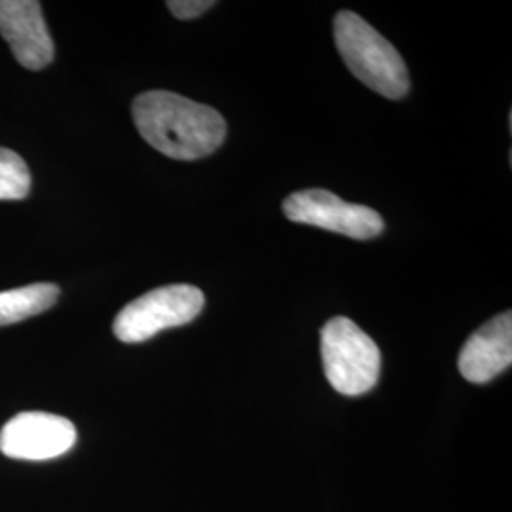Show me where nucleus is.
<instances>
[{
  "mask_svg": "<svg viewBox=\"0 0 512 512\" xmlns=\"http://www.w3.org/2000/svg\"><path fill=\"white\" fill-rule=\"evenodd\" d=\"M131 110L141 137L173 160H200L226 139V122L220 112L177 93H143Z\"/></svg>",
  "mask_w": 512,
  "mask_h": 512,
  "instance_id": "1",
  "label": "nucleus"
},
{
  "mask_svg": "<svg viewBox=\"0 0 512 512\" xmlns=\"http://www.w3.org/2000/svg\"><path fill=\"white\" fill-rule=\"evenodd\" d=\"M334 42L349 73L387 99H401L410 90L403 57L372 25L353 12L334 18Z\"/></svg>",
  "mask_w": 512,
  "mask_h": 512,
  "instance_id": "2",
  "label": "nucleus"
},
{
  "mask_svg": "<svg viewBox=\"0 0 512 512\" xmlns=\"http://www.w3.org/2000/svg\"><path fill=\"white\" fill-rule=\"evenodd\" d=\"M321 357L329 384L342 395L357 397L378 384L382 353L348 317H334L321 329Z\"/></svg>",
  "mask_w": 512,
  "mask_h": 512,
  "instance_id": "3",
  "label": "nucleus"
},
{
  "mask_svg": "<svg viewBox=\"0 0 512 512\" xmlns=\"http://www.w3.org/2000/svg\"><path fill=\"white\" fill-rule=\"evenodd\" d=\"M205 306V296L194 285H167L129 302L114 319V336L124 344H141L165 329L194 321Z\"/></svg>",
  "mask_w": 512,
  "mask_h": 512,
  "instance_id": "4",
  "label": "nucleus"
},
{
  "mask_svg": "<svg viewBox=\"0 0 512 512\" xmlns=\"http://www.w3.org/2000/svg\"><path fill=\"white\" fill-rule=\"evenodd\" d=\"M285 217L298 224H310L346 238L372 239L384 232V219L374 209L344 202L323 188L291 194L283 202Z\"/></svg>",
  "mask_w": 512,
  "mask_h": 512,
  "instance_id": "5",
  "label": "nucleus"
},
{
  "mask_svg": "<svg viewBox=\"0 0 512 512\" xmlns=\"http://www.w3.org/2000/svg\"><path fill=\"white\" fill-rule=\"evenodd\" d=\"M73 421L48 412H23L0 431V452L6 458L46 461L67 454L76 442Z\"/></svg>",
  "mask_w": 512,
  "mask_h": 512,
  "instance_id": "6",
  "label": "nucleus"
},
{
  "mask_svg": "<svg viewBox=\"0 0 512 512\" xmlns=\"http://www.w3.org/2000/svg\"><path fill=\"white\" fill-rule=\"evenodd\" d=\"M0 35L29 71H40L54 59V42L37 0H0Z\"/></svg>",
  "mask_w": 512,
  "mask_h": 512,
  "instance_id": "7",
  "label": "nucleus"
},
{
  "mask_svg": "<svg viewBox=\"0 0 512 512\" xmlns=\"http://www.w3.org/2000/svg\"><path fill=\"white\" fill-rule=\"evenodd\" d=\"M512 363L511 311L495 315L465 342L459 353V372L467 382L486 384Z\"/></svg>",
  "mask_w": 512,
  "mask_h": 512,
  "instance_id": "8",
  "label": "nucleus"
},
{
  "mask_svg": "<svg viewBox=\"0 0 512 512\" xmlns=\"http://www.w3.org/2000/svg\"><path fill=\"white\" fill-rule=\"evenodd\" d=\"M59 294L61 291L54 283H35L0 293V327L14 325L50 310Z\"/></svg>",
  "mask_w": 512,
  "mask_h": 512,
  "instance_id": "9",
  "label": "nucleus"
},
{
  "mask_svg": "<svg viewBox=\"0 0 512 512\" xmlns=\"http://www.w3.org/2000/svg\"><path fill=\"white\" fill-rule=\"evenodd\" d=\"M31 192V171L18 152L0 147V200H23Z\"/></svg>",
  "mask_w": 512,
  "mask_h": 512,
  "instance_id": "10",
  "label": "nucleus"
},
{
  "mask_svg": "<svg viewBox=\"0 0 512 512\" xmlns=\"http://www.w3.org/2000/svg\"><path fill=\"white\" fill-rule=\"evenodd\" d=\"M215 6L213 0H171L167 2L169 12L179 19L200 18Z\"/></svg>",
  "mask_w": 512,
  "mask_h": 512,
  "instance_id": "11",
  "label": "nucleus"
}]
</instances>
